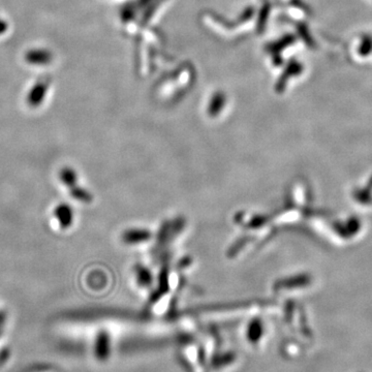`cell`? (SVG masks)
<instances>
[{
    "mask_svg": "<svg viewBox=\"0 0 372 372\" xmlns=\"http://www.w3.org/2000/svg\"><path fill=\"white\" fill-rule=\"evenodd\" d=\"M333 229H334V231L336 232V233H337V234H338L341 238H344V239L349 238L343 223H340V222H335L334 225H333Z\"/></svg>",
    "mask_w": 372,
    "mask_h": 372,
    "instance_id": "8",
    "label": "cell"
},
{
    "mask_svg": "<svg viewBox=\"0 0 372 372\" xmlns=\"http://www.w3.org/2000/svg\"><path fill=\"white\" fill-rule=\"evenodd\" d=\"M311 281V278L309 275L307 274H302V275H298L295 276L290 279H287L286 281L283 282V285L285 287H300V286H305L308 285Z\"/></svg>",
    "mask_w": 372,
    "mask_h": 372,
    "instance_id": "4",
    "label": "cell"
},
{
    "mask_svg": "<svg viewBox=\"0 0 372 372\" xmlns=\"http://www.w3.org/2000/svg\"><path fill=\"white\" fill-rule=\"evenodd\" d=\"M354 199L362 205L370 204L372 203V192L366 188L356 190L354 192Z\"/></svg>",
    "mask_w": 372,
    "mask_h": 372,
    "instance_id": "6",
    "label": "cell"
},
{
    "mask_svg": "<svg viewBox=\"0 0 372 372\" xmlns=\"http://www.w3.org/2000/svg\"><path fill=\"white\" fill-rule=\"evenodd\" d=\"M260 331H262V328H260V324H259L258 322H256V323L254 322V323L250 326L249 331H248V334H247V336H248L249 340H251V341H253V342L257 341V340H258V338H259V335H260V333H262Z\"/></svg>",
    "mask_w": 372,
    "mask_h": 372,
    "instance_id": "7",
    "label": "cell"
},
{
    "mask_svg": "<svg viewBox=\"0 0 372 372\" xmlns=\"http://www.w3.org/2000/svg\"><path fill=\"white\" fill-rule=\"evenodd\" d=\"M54 215L61 229H68L73 222V212L71 207L66 203H61L56 206Z\"/></svg>",
    "mask_w": 372,
    "mask_h": 372,
    "instance_id": "1",
    "label": "cell"
},
{
    "mask_svg": "<svg viewBox=\"0 0 372 372\" xmlns=\"http://www.w3.org/2000/svg\"><path fill=\"white\" fill-rule=\"evenodd\" d=\"M348 237L351 238L355 235H357L359 233V231L361 230V221L358 217L356 216H352L348 219V221L346 223H343Z\"/></svg>",
    "mask_w": 372,
    "mask_h": 372,
    "instance_id": "5",
    "label": "cell"
},
{
    "mask_svg": "<svg viewBox=\"0 0 372 372\" xmlns=\"http://www.w3.org/2000/svg\"><path fill=\"white\" fill-rule=\"evenodd\" d=\"M366 189H368V190H370L372 192V176H371V178L369 179V181H368V183L366 185Z\"/></svg>",
    "mask_w": 372,
    "mask_h": 372,
    "instance_id": "9",
    "label": "cell"
},
{
    "mask_svg": "<svg viewBox=\"0 0 372 372\" xmlns=\"http://www.w3.org/2000/svg\"><path fill=\"white\" fill-rule=\"evenodd\" d=\"M59 178L61 182L69 189L74 185H77L78 175L76 171L72 170L71 168H63L59 173Z\"/></svg>",
    "mask_w": 372,
    "mask_h": 372,
    "instance_id": "2",
    "label": "cell"
},
{
    "mask_svg": "<svg viewBox=\"0 0 372 372\" xmlns=\"http://www.w3.org/2000/svg\"><path fill=\"white\" fill-rule=\"evenodd\" d=\"M69 193H70V196L76 199L77 201H80V202H84V203H89L92 201V196L83 188H80V186H77L74 185L72 186V188L69 189Z\"/></svg>",
    "mask_w": 372,
    "mask_h": 372,
    "instance_id": "3",
    "label": "cell"
}]
</instances>
